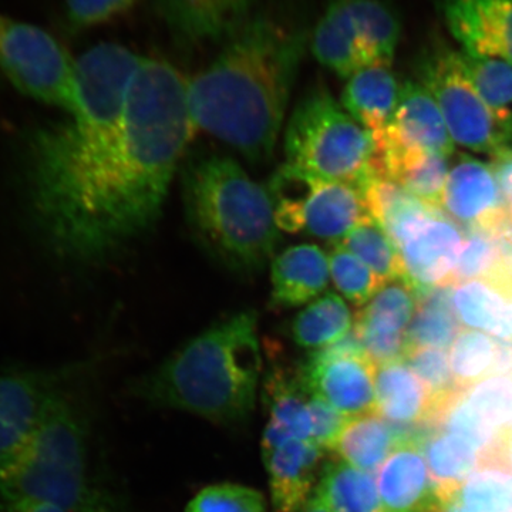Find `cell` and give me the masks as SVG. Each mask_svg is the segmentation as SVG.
Wrapping results in <instances>:
<instances>
[{
	"instance_id": "cell-13",
	"label": "cell",
	"mask_w": 512,
	"mask_h": 512,
	"mask_svg": "<svg viewBox=\"0 0 512 512\" xmlns=\"http://www.w3.org/2000/svg\"><path fill=\"white\" fill-rule=\"evenodd\" d=\"M441 212H446L468 231L493 235L510 231V210L493 168L468 154H460L450 168Z\"/></svg>"
},
{
	"instance_id": "cell-2",
	"label": "cell",
	"mask_w": 512,
	"mask_h": 512,
	"mask_svg": "<svg viewBox=\"0 0 512 512\" xmlns=\"http://www.w3.org/2000/svg\"><path fill=\"white\" fill-rule=\"evenodd\" d=\"M309 33L286 5L252 13L220 55L188 80L195 130L234 147L252 161L274 151Z\"/></svg>"
},
{
	"instance_id": "cell-9",
	"label": "cell",
	"mask_w": 512,
	"mask_h": 512,
	"mask_svg": "<svg viewBox=\"0 0 512 512\" xmlns=\"http://www.w3.org/2000/svg\"><path fill=\"white\" fill-rule=\"evenodd\" d=\"M420 83L436 100L451 138L491 158L512 150V111L493 110L458 66L456 52L439 47L420 63Z\"/></svg>"
},
{
	"instance_id": "cell-16",
	"label": "cell",
	"mask_w": 512,
	"mask_h": 512,
	"mask_svg": "<svg viewBox=\"0 0 512 512\" xmlns=\"http://www.w3.org/2000/svg\"><path fill=\"white\" fill-rule=\"evenodd\" d=\"M439 9L463 50L512 64V0H439Z\"/></svg>"
},
{
	"instance_id": "cell-12",
	"label": "cell",
	"mask_w": 512,
	"mask_h": 512,
	"mask_svg": "<svg viewBox=\"0 0 512 512\" xmlns=\"http://www.w3.org/2000/svg\"><path fill=\"white\" fill-rule=\"evenodd\" d=\"M376 141L377 174L384 175L400 158L413 151L454 154V141L443 114L429 90L421 83L406 82L392 120L379 133Z\"/></svg>"
},
{
	"instance_id": "cell-41",
	"label": "cell",
	"mask_w": 512,
	"mask_h": 512,
	"mask_svg": "<svg viewBox=\"0 0 512 512\" xmlns=\"http://www.w3.org/2000/svg\"><path fill=\"white\" fill-rule=\"evenodd\" d=\"M495 180L508 210H512V150L504 151L491 163Z\"/></svg>"
},
{
	"instance_id": "cell-45",
	"label": "cell",
	"mask_w": 512,
	"mask_h": 512,
	"mask_svg": "<svg viewBox=\"0 0 512 512\" xmlns=\"http://www.w3.org/2000/svg\"><path fill=\"white\" fill-rule=\"evenodd\" d=\"M510 235L512 238V210L510 211Z\"/></svg>"
},
{
	"instance_id": "cell-3",
	"label": "cell",
	"mask_w": 512,
	"mask_h": 512,
	"mask_svg": "<svg viewBox=\"0 0 512 512\" xmlns=\"http://www.w3.org/2000/svg\"><path fill=\"white\" fill-rule=\"evenodd\" d=\"M261 370L258 318L245 311L181 346L141 380L137 394L154 406L239 423L254 412Z\"/></svg>"
},
{
	"instance_id": "cell-28",
	"label": "cell",
	"mask_w": 512,
	"mask_h": 512,
	"mask_svg": "<svg viewBox=\"0 0 512 512\" xmlns=\"http://www.w3.org/2000/svg\"><path fill=\"white\" fill-rule=\"evenodd\" d=\"M448 359L454 380L464 392L488 380L508 377L510 373L507 346L478 330H461L451 345Z\"/></svg>"
},
{
	"instance_id": "cell-32",
	"label": "cell",
	"mask_w": 512,
	"mask_h": 512,
	"mask_svg": "<svg viewBox=\"0 0 512 512\" xmlns=\"http://www.w3.org/2000/svg\"><path fill=\"white\" fill-rule=\"evenodd\" d=\"M355 325L349 306L335 293L315 299L292 323L296 345L313 352L329 348L349 335Z\"/></svg>"
},
{
	"instance_id": "cell-8",
	"label": "cell",
	"mask_w": 512,
	"mask_h": 512,
	"mask_svg": "<svg viewBox=\"0 0 512 512\" xmlns=\"http://www.w3.org/2000/svg\"><path fill=\"white\" fill-rule=\"evenodd\" d=\"M268 190L276 225L289 234L340 242L357 225L373 220L359 187L326 180L293 165L279 168Z\"/></svg>"
},
{
	"instance_id": "cell-36",
	"label": "cell",
	"mask_w": 512,
	"mask_h": 512,
	"mask_svg": "<svg viewBox=\"0 0 512 512\" xmlns=\"http://www.w3.org/2000/svg\"><path fill=\"white\" fill-rule=\"evenodd\" d=\"M328 259L333 284L353 305L362 308L386 285L369 266L339 242H333Z\"/></svg>"
},
{
	"instance_id": "cell-37",
	"label": "cell",
	"mask_w": 512,
	"mask_h": 512,
	"mask_svg": "<svg viewBox=\"0 0 512 512\" xmlns=\"http://www.w3.org/2000/svg\"><path fill=\"white\" fill-rule=\"evenodd\" d=\"M460 498L471 512H512V471L477 470L461 487Z\"/></svg>"
},
{
	"instance_id": "cell-19",
	"label": "cell",
	"mask_w": 512,
	"mask_h": 512,
	"mask_svg": "<svg viewBox=\"0 0 512 512\" xmlns=\"http://www.w3.org/2000/svg\"><path fill=\"white\" fill-rule=\"evenodd\" d=\"M423 434L403 441L379 468L376 483L386 512H429L436 485L427 467Z\"/></svg>"
},
{
	"instance_id": "cell-38",
	"label": "cell",
	"mask_w": 512,
	"mask_h": 512,
	"mask_svg": "<svg viewBox=\"0 0 512 512\" xmlns=\"http://www.w3.org/2000/svg\"><path fill=\"white\" fill-rule=\"evenodd\" d=\"M501 256H503L501 235L468 231V237L464 239L463 249L451 275V288L464 282L488 278L497 268Z\"/></svg>"
},
{
	"instance_id": "cell-26",
	"label": "cell",
	"mask_w": 512,
	"mask_h": 512,
	"mask_svg": "<svg viewBox=\"0 0 512 512\" xmlns=\"http://www.w3.org/2000/svg\"><path fill=\"white\" fill-rule=\"evenodd\" d=\"M367 211L397 248L424 222L439 214L396 181L376 177L363 188Z\"/></svg>"
},
{
	"instance_id": "cell-44",
	"label": "cell",
	"mask_w": 512,
	"mask_h": 512,
	"mask_svg": "<svg viewBox=\"0 0 512 512\" xmlns=\"http://www.w3.org/2000/svg\"><path fill=\"white\" fill-rule=\"evenodd\" d=\"M299 512H332L329 511L328 508L325 507L318 498L315 497V495H312L311 498H309L308 503L303 505V508Z\"/></svg>"
},
{
	"instance_id": "cell-11",
	"label": "cell",
	"mask_w": 512,
	"mask_h": 512,
	"mask_svg": "<svg viewBox=\"0 0 512 512\" xmlns=\"http://www.w3.org/2000/svg\"><path fill=\"white\" fill-rule=\"evenodd\" d=\"M376 369L352 330L335 345L313 352L299 379L311 396L350 419L376 413Z\"/></svg>"
},
{
	"instance_id": "cell-27",
	"label": "cell",
	"mask_w": 512,
	"mask_h": 512,
	"mask_svg": "<svg viewBox=\"0 0 512 512\" xmlns=\"http://www.w3.org/2000/svg\"><path fill=\"white\" fill-rule=\"evenodd\" d=\"M451 299L464 328L512 346V299L504 292L476 279L451 288Z\"/></svg>"
},
{
	"instance_id": "cell-40",
	"label": "cell",
	"mask_w": 512,
	"mask_h": 512,
	"mask_svg": "<svg viewBox=\"0 0 512 512\" xmlns=\"http://www.w3.org/2000/svg\"><path fill=\"white\" fill-rule=\"evenodd\" d=\"M140 0H64L67 23L74 30L96 28L130 12Z\"/></svg>"
},
{
	"instance_id": "cell-24",
	"label": "cell",
	"mask_w": 512,
	"mask_h": 512,
	"mask_svg": "<svg viewBox=\"0 0 512 512\" xmlns=\"http://www.w3.org/2000/svg\"><path fill=\"white\" fill-rule=\"evenodd\" d=\"M414 436L416 431L399 429L377 413L363 414L350 417L332 451L350 466L372 474L403 441Z\"/></svg>"
},
{
	"instance_id": "cell-20",
	"label": "cell",
	"mask_w": 512,
	"mask_h": 512,
	"mask_svg": "<svg viewBox=\"0 0 512 512\" xmlns=\"http://www.w3.org/2000/svg\"><path fill=\"white\" fill-rule=\"evenodd\" d=\"M325 451L311 441H289L262 450L275 512H299L308 503L322 473Z\"/></svg>"
},
{
	"instance_id": "cell-42",
	"label": "cell",
	"mask_w": 512,
	"mask_h": 512,
	"mask_svg": "<svg viewBox=\"0 0 512 512\" xmlns=\"http://www.w3.org/2000/svg\"><path fill=\"white\" fill-rule=\"evenodd\" d=\"M0 512H67L55 505L30 501H0Z\"/></svg>"
},
{
	"instance_id": "cell-15",
	"label": "cell",
	"mask_w": 512,
	"mask_h": 512,
	"mask_svg": "<svg viewBox=\"0 0 512 512\" xmlns=\"http://www.w3.org/2000/svg\"><path fill=\"white\" fill-rule=\"evenodd\" d=\"M419 299V288L409 279H397L380 291L357 312L355 330L366 356L376 366L404 359L407 330Z\"/></svg>"
},
{
	"instance_id": "cell-6",
	"label": "cell",
	"mask_w": 512,
	"mask_h": 512,
	"mask_svg": "<svg viewBox=\"0 0 512 512\" xmlns=\"http://www.w3.org/2000/svg\"><path fill=\"white\" fill-rule=\"evenodd\" d=\"M288 164L360 190L377 177L376 141L333 99L315 86L293 110L285 134Z\"/></svg>"
},
{
	"instance_id": "cell-21",
	"label": "cell",
	"mask_w": 512,
	"mask_h": 512,
	"mask_svg": "<svg viewBox=\"0 0 512 512\" xmlns=\"http://www.w3.org/2000/svg\"><path fill=\"white\" fill-rule=\"evenodd\" d=\"M376 413L399 429L430 430L433 399L406 360L377 366Z\"/></svg>"
},
{
	"instance_id": "cell-4",
	"label": "cell",
	"mask_w": 512,
	"mask_h": 512,
	"mask_svg": "<svg viewBox=\"0 0 512 512\" xmlns=\"http://www.w3.org/2000/svg\"><path fill=\"white\" fill-rule=\"evenodd\" d=\"M0 501L45 503L67 512H126L94 484L89 420L64 390L22 446L0 464Z\"/></svg>"
},
{
	"instance_id": "cell-29",
	"label": "cell",
	"mask_w": 512,
	"mask_h": 512,
	"mask_svg": "<svg viewBox=\"0 0 512 512\" xmlns=\"http://www.w3.org/2000/svg\"><path fill=\"white\" fill-rule=\"evenodd\" d=\"M313 495L332 512H386L372 474L343 460L323 466Z\"/></svg>"
},
{
	"instance_id": "cell-31",
	"label": "cell",
	"mask_w": 512,
	"mask_h": 512,
	"mask_svg": "<svg viewBox=\"0 0 512 512\" xmlns=\"http://www.w3.org/2000/svg\"><path fill=\"white\" fill-rule=\"evenodd\" d=\"M463 329L451 299V288L419 289L416 312L407 330V350L450 349Z\"/></svg>"
},
{
	"instance_id": "cell-5",
	"label": "cell",
	"mask_w": 512,
	"mask_h": 512,
	"mask_svg": "<svg viewBox=\"0 0 512 512\" xmlns=\"http://www.w3.org/2000/svg\"><path fill=\"white\" fill-rule=\"evenodd\" d=\"M188 220L204 247L239 272L261 269L278 244L274 202L228 157H204L184 175Z\"/></svg>"
},
{
	"instance_id": "cell-30",
	"label": "cell",
	"mask_w": 512,
	"mask_h": 512,
	"mask_svg": "<svg viewBox=\"0 0 512 512\" xmlns=\"http://www.w3.org/2000/svg\"><path fill=\"white\" fill-rule=\"evenodd\" d=\"M421 448L436 485V494L461 490L467 478L478 470V448L451 431L431 430L421 441Z\"/></svg>"
},
{
	"instance_id": "cell-23",
	"label": "cell",
	"mask_w": 512,
	"mask_h": 512,
	"mask_svg": "<svg viewBox=\"0 0 512 512\" xmlns=\"http://www.w3.org/2000/svg\"><path fill=\"white\" fill-rule=\"evenodd\" d=\"M328 255L312 244L285 249L272 262V302L295 308L313 301L329 282Z\"/></svg>"
},
{
	"instance_id": "cell-7",
	"label": "cell",
	"mask_w": 512,
	"mask_h": 512,
	"mask_svg": "<svg viewBox=\"0 0 512 512\" xmlns=\"http://www.w3.org/2000/svg\"><path fill=\"white\" fill-rule=\"evenodd\" d=\"M402 35L399 15L383 0H329L312 30L311 49L339 77L390 66Z\"/></svg>"
},
{
	"instance_id": "cell-18",
	"label": "cell",
	"mask_w": 512,
	"mask_h": 512,
	"mask_svg": "<svg viewBox=\"0 0 512 512\" xmlns=\"http://www.w3.org/2000/svg\"><path fill=\"white\" fill-rule=\"evenodd\" d=\"M434 215L399 247L407 279L419 289L447 286L464 245V235L453 222Z\"/></svg>"
},
{
	"instance_id": "cell-1",
	"label": "cell",
	"mask_w": 512,
	"mask_h": 512,
	"mask_svg": "<svg viewBox=\"0 0 512 512\" xmlns=\"http://www.w3.org/2000/svg\"><path fill=\"white\" fill-rule=\"evenodd\" d=\"M195 131L188 79L167 60L143 57L130 89L116 73L83 76L76 113L26 143V198L47 248L94 264L146 231Z\"/></svg>"
},
{
	"instance_id": "cell-14",
	"label": "cell",
	"mask_w": 512,
	"mask_h": 512,
	"mask_svg": "<svg viewBox=\"0 0 512 512\" xmlns=\"http://www.w3.org/2000/svg\"><path fill=\"white\" fill-rule=\"evenodd\" d=\"M72 375V367L0 375V464L28 439Z\"/></svg>"
},
{
	"instance_id": "cell-43",
	"label": "cell",
	"mask_w": 512,
	"mask_h": 512,
	"mask_svg": "<svg viewBox=\"0 0 512 512\" xmlns=\"http://www.w3.org/2000/svg\"><path fill=\"white\" fill-rule=\"evenodd\" d=\"M460 491L436 495V501H434L433 507L430 508L429 512H471L461 501Z\"/></svg>"
},
{
	"instance_id": "cell-10",
	"label": "cell",
	"mask_w": 512,
	"mask_h": 512,
	"mask_svg": "<svg viewBox=\"0 0 512 512\" xmlns=\"http://www.w3.org/2000/svg\"><path fill=\"white\" fill-rule=\"evenodd\" d=\"M0 70L26 96L76 113V60L39 26L0 13Z\"/></svg>"
},
{
	"instance_id": "cell-39",
	"label": "cell",
	"mask_w": 512,
	"mask_h": 512,
	"mask_svg": "<svg viewBox=\"0 0 512 512\" xmlns=\"http://www.w3.org/2000/svg\"><path fill=\"white\" fill-rule=\"evenodd\" d=\"M185 512H265V501L254 488L215 484L195 495Z\"/></svg>"
},
{
	"instance_id": "cell-17",
	"label": "cell",
	"mask_w": 512,
	"mask_h": 512,
	"mask_svg": "<svg viewBox=\"0 0 512 512\" xmlns=\"http://www.w3.org/2000/svg\"><path fill=\"white\" fill-rule=\"evenodd\" d=\"M255 0H154L161 19L183 45L229 39L251 18Z\"/></svg>"
},
{
	"instance_id": "cell-22",
	"label": "cell",
	"mask_w": 512,
	"mask_h": 512,
	"mask_svg": "<svg viewBox=\"0 0 512 512\" xmlns=\"http://www.w3.org/2000/svg\"><path fill=\"white\" fill-rule=\"evenodd\" d=\"M269 404L262 450L281 446L289 441H311L315 434V397L303 386L299 375L284 372L269 375L265 383Z\"/></svg>"
},
{
	"instance_id": "cell-33",
	"label": "cell",
	"mask_w": 512,
	"mask_h": 512,
	"mask_svg": "<svg viewBox=\"0 0 512 512\" xmlns=\"http://www.w3.org/2000/svg\"><path fill=\"white\" fill-rule=\"evenodd\" d=\"M448 174V157L416 151L399 161L387 180L396 181L424 204L441 212Z\"/></svg>"
},
{
	"instance_id": "cell-34",
	"label": "cell",
	"mask_w": 512,
	"mask_h": 512,
	"mask_svg": "<svg viewBox=\"0 0 512 512\" xmlns=\"http://www.w3.org/2000/svg\"><path fill=\"white\" fill-rule=\"evenodd\" d=\"M339 244L369 266L383 284L407 279L399 248L375 220L357 225Z\"/></svg>"
},
{
	"instance_id": "cell-25",
	"label": "cell",
	"mask_w": 512,
	"mask_h": 512,
	"mask_svg": "<svg viewBox=\"0 0 512 512\" xmlns=\"http://www.w3.org/2000/svg\"><path fill=\"white\" fill-rule=\"evenodd\" d=\"M400 92L402 87L390 66L375 64L349 77L342 104L357 123L376 134L392 120Z\"/></svg>"
},
{
	"instance_id": "cell-35",
	"label": "cell",
	"mask_w": 512,
	"mask_h": 512,
	"mask_svg": "<svg viewBox=\"0 0 512 512\" xmlns=\"http://www.w3.org/2000/svg\"><path fill=\"white\" fill-rule=\"evenodd\" d=\"M458 66L478 96L493 110H508L512 103V64L498 57L456 52Z\"/></svg>"
}]
</instances>
